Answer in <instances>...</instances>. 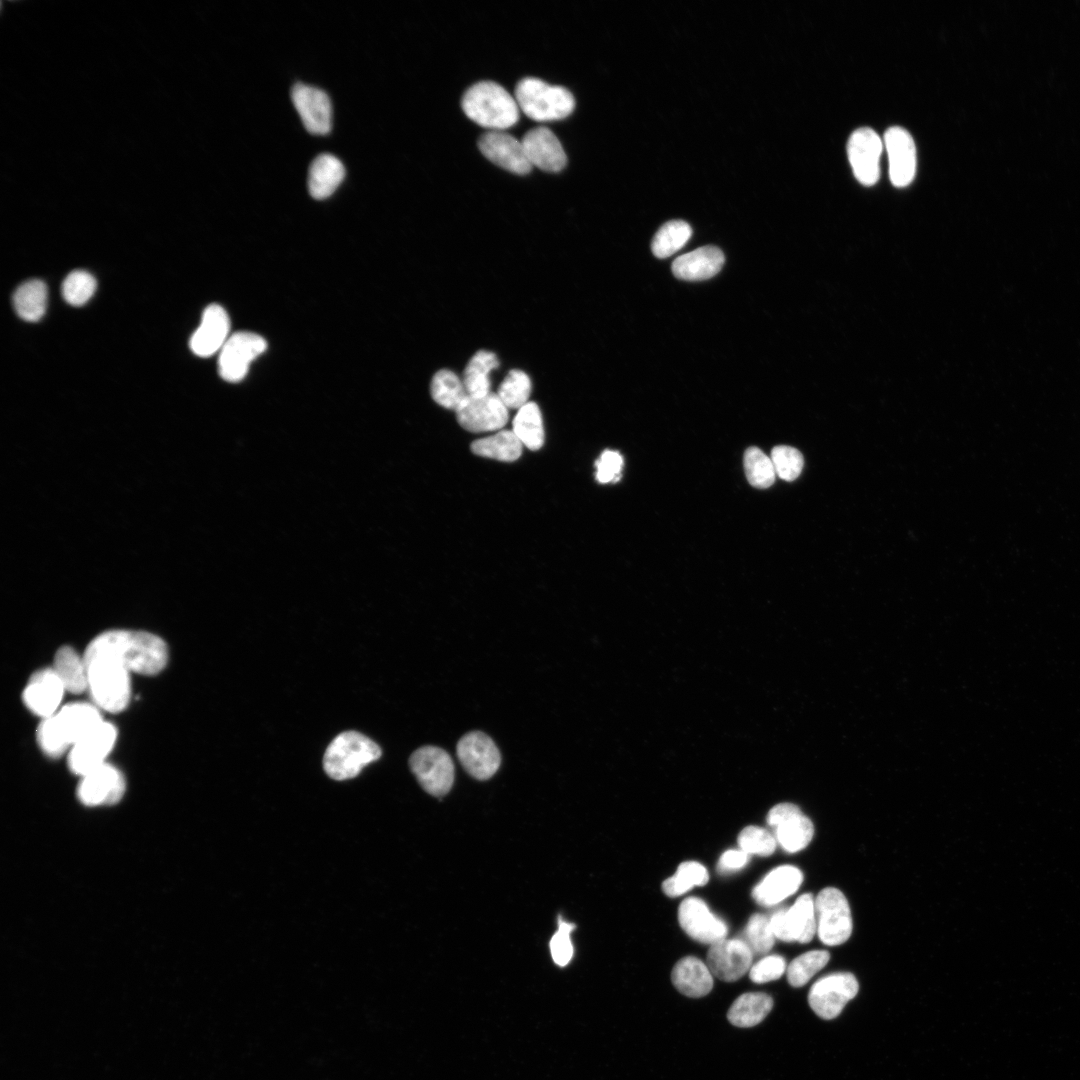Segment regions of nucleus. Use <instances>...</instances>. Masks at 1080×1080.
Segmentation results:
<instances>
[{
  "label": "nucleus",
  "instance_id": "nucleus-26",
  "mask_svg": "<svg viewBox=\"0 0 1080 1080\" xmlns=\"http://www.w3.org/2000/svg\"><path fill=\"white\" fill-rule=\"evenodd\" d=\"M724 261V254L718 247L703 246L677 257L671 268L679 279L701 281L715 276Z\"/></svg>",
  "mask_w": 1080,
  "mask_h": 1080
},
{
  "label": "nucleus",
  "instance_id": "nucleus-45",
  "mask_svg": "<svg viewBox=\"0 0 1080 1080\" xmlns=\"http://www.w3.org/2000/svg\"><path fill=\"white\" fill-rule=\"evenodd\" d=\"M770 458L776 475L781 479L793 481L801 474L804 459L796 448L786 445L776 446L772 449Z\"/></svg>",
  "mask_w": 1080,
  "mask_h": 1080
},
{
  "label": "nucleus",
  "instance_id": "nucleus-40",
  "mask_svg": "<svg viewBox=\"0 0 1080 1080\" xmlns=\"http://www.w3.org/2000/svg\"><path fill=\"white\" fill-rule=\"evenodd\" d=\"M531 388L529 376L521 370L513 369L500 384L497 395L507 409L519 410L529 402Z\"/></svg>",
  "mask_w": 1080,
  "mask_h": 1080
},
{
  "label": "nucleus",
  "instance_id": "nucleus-29",
  "mask_svg": "<svg viewBox=\"0 0 1080 1080\" xmlns=\"http://www.w3.org/2000/svg\"><path fill=\"white\" fill-rule=\"evenodd\" d=\"M344 177V165L337 157L327 153L320 154L309 168V193L317 200L328 198L335 192Z\"/></svg>",
  "mask_w": 1080,
  "mask_h": 1080
},
{
  "label": "nucleus",
  "instance_id": "nucleus-37",
  "mask_svg": "<svg viewBox=\"0 0 1080 1080\" xmlns=\"http://www.w3.org/2000/svg\"><path fill=\"white\" fill-rule=\"evenodd\" d=\"M692 235L691 226L682 220L663 224L653 237L651 249L658 258H666L679 251Z\"/></svg>",
  "mask_w": 1080,
  "mask_h": 1080
},
{
  "label": "nucleus",
  "instance_id": "nucleus-49",
  "mask_svg": "<svg viewBox=\"0 0 1080 1080\" xmlns=\"http://www.w3.org/2000/svg\"><path fill=\"white\" fill-rule=\"evenodd\" d=\"M749 855L741 849H730L725 851L717 864V871L721 874H727L742 869L748 862Z\"/></svg>",
  "mask_w": 1080,
  "mask_h": 1080
},
{
  "label": "nucleus",
  "instance_id": "nucleus-33",
  "mask_svg": "<svg viewBox=\"0 0 1080 1080\" xmlns=\"http://www.w3.org/2000/svg\"><path fill=\"white\" fill-rule=\"evenodd\" d=\"M523 444L513 431L499 430L471 444V451L481 457L512 462L522 454Z\"/></svg>",
  "mask_w": 1080,
  "mask_h": 1080
},
{
  "label": "nucleus",
  "instance_id": "nucleus-9",
  "mask_svg": "<svg viewBox=\"0 0 1080 1080\" xmlns=\"http://www.w3.org/2000/svg\"><path fill=\"white\" fill-rule=\"evenodd\" d=\"M859 989L855 976L836 972L818 979L810 988L808 1002L812 1010L826 1020L837 1017Z\"/></svg>",
  "mask_w": 1080,
  "mask_h": 1080
},
{
  "label": "nucleus",
  "instance_id": "nucleus-46",
  "mask_svg": "<svg viewBox=\"0 0 1080 1080\" xmlns=\"http://www.w3.org/2000/svg\"><path fill=\"white\" fill-rule=\"evenodd\" d=\"M574 928V924L559 918L558 930L550 940L551 956L558 966H566L572 959L573 945L570 939V933Z\"/></svg>",
  "mask_w": 1080,
  "mask_h": 1080
},
{
  "label": "nucleus",
  "instance_id": "nucleus-34",
  "mask_svg": "<svg viewBox=\"0 0 1080 1080\" xmlns=\"http://www.w3.org/2000/svg\"><path fill=\"white\" fill-rule=\"evenodd\" d=\"M13 306L17 315L25 321H38L47 305V286L39 279L22 283L13 294Z\"/></svg>",
  "mask_w": 1080,
  "mask_h": 1080
},
{
  "label": "nucleus",
  "instance_id": "nucleus-16",
  "mask_svg": "<svg viewBox=\"0 0 1080 1080\" xmlns=\"http://www.w3.org/2000/svg\"><path fill=\"white\" fill-rule=\"evenodd\" d=\"M752 959L753 952L743 939L725 938L710 945L706 964L714 976L733 982L749 972Z\"/></svg>",
  "mask_w": 1080,
  "mask_h": 1080
},
{
  "label": "nucleus",
  "instance_id": "nucleus-43",
  "mask_svg": "<svg viewBox=\"0 0 1080 1080\" xmlns=\"http://www.w3.org/2000/svg\"><path fill=\"white\" fill-rule=\"evenodd\" d=\"M743 940L752 950L753 954H765L774 945L775 936L770 927L769 919L762 914L752 915L745 927Z\"/></svg>",
  "mask_w": 1080,
  "mask_h": 1080
},
{
  "label": "nucleus",
  "instance_id": "nucleus-12",
  "mask_svg": "<svg viewBox=\"0 0 1080 1080\" xmlns=\"http://www.w3.org/2000/svg\"><path fill=\"white\" fill-rule=\"evenodd\" d=\"M767 822L777 842L788 853L804 849L814 834L812 821L792 803L775 805L767 815Z\"/></svg>",
  "mask_w": 1080,
  "mask_h": 1080
},
{
  "label": "nucleus",
  "instance_id": "nucleus-21",
  "mask_svg": "<svg viewBox=\"0 0 1080 1080\" xmlns=\"http://www.w3.org/2000/svg\"><path fill=\"white\" fill-rule=\"evenodd\" d=\"M478 147L487 159L505 170L524 175L532 169L522 142L502 130L482 134Z\"/></svg>",
  "mask_w": 1080,
  "mask_h": 1080
},
{
  "label": "nucleus",
  "instance_id": "nucleus-25",
  "mask_svg": "<svg viewBox=\"0 0 1080 1080\" xmlns=\"http://www.w3.org/2000/svg\"><path fill=\"white\" fill-rule=\"evenodd\" d=\"M525 154L532 166L546 172H559L567 164L565 151L546 127H535L526 132L521 140Z\"/></svg>",
  "mask_w": 1080,
  "mask_h": 1080
},
{
  "label": "nucleus",
  "instance_id": "nucleus-15",
  "mask_svg": "<svg viewBox=\"0 0 1080 1080\" xmlns=\"http://www.w3.org/2000/svg\"><path fill=\"white\" fill-rule=\"evenodd\" d=\"M458 423L470 432L501 430L508 421V409L498 397L490 392L483 397L468 396L456 411Z\"/></svg>",
  "mask_w": 1080,
  "mask_h": 1080
},
{
  "label": "nucleus",
  "instance_id": "nucleus-41",
  "mask_svg": "<svg viewBox=\"0 0 1080 1080\" xmlns=\"http://www.w3.org/2000/svg\"><path fill=\"white\" fill-rule=\"evenodd\" d=\"M744 469L749 483L756 488H768L775 481L776 472L770 456L757 447L745 451Z\"/></svg>",
  "mask_w": 1080,
  "mask_h": 1080
},
{
  "label": "nucleus",
  "instance_id": "nucleus-31",
  "mask_svg": "<svg viewBox=\"0 0 1080 1080\" xmlns=\"http://www.w3.org/2000/svg\"><path fill=\"white\" fill-rule=\"evenodd\" d=\"M773 1007V999L766 993L748 992L740 995L729 1008L727 1018L737 1027L748 1028L762 1022Z\"/></svg>",
  "mask_w": 1080,
  "mask_h": 1080
},
{
  "label": "nucleus",
  "instance_id": "nucleus-39",
  "mask_svg": "<svg viewBox=\"0 0 1080 1080\" xmlns=\"http://www.w3.org/2000/svg\"><path fill=\"white\" fill-rule=\"evenodd\" d=\"M830 954L825 950H812L796 957L786 969L791 986L805 985L829 961Z\"/></svg>",
  "mask_w": 1080,
  "mask_h": 1080
},
{
  "label": "nucleus",
  "instance_id": "nucleus-4",
  "mask_svg": "<svg viewBox=\"0 0 1080 1080\" xmlns=\"http://www.w3.org/2000/svg\"><path fill=\"white\" fill-rule=\"evenodd\" d=\"M466 116L490 130H504L519 120L515 97L492 81H481L466 90L461 101Z\"/></svg>",
  "mask_w": 1080,
  "mask_h": 1080
},
{
  "label": "nucleus",
  "instance_id": "nucleus-32",
  "mask_svg": "<svg viewBox=\"0 0 1080 1080\" xmlns=\"http://www.w3.org/2000/svg\"><path fill=\"white\" fill-rule=\"evenodd\" d=\"M499 366L497 356L487 350L477 351L467 363L462 381L470 397H483L490 393V372Z\"/></svg>",
  "mask_w": 1080,
  "mask_h": 1080
},
{
  "label": "nucleus",
  "instance_id": "nucleus-6",
  "mask_svg": "<svg viewBox=\"0 0 1080 1080\" xmlns=\"http://www.w3.org/2000/svg\"><path fill=\"white\" fill-rule=\"evenodd\" d=\"M515 99L526 116L539 122L566 118L575 107V99L568 89L532 77L517 83Z\"/></svg>",
  "mask_w": 1080,
  "mask_h": 1080
},
{
  "label": "nucleus",
  "instance_id": "nucleus-11",
  "mask_svg": "<svg viewBox=\"0 0 1080 1080\" xmlns=\"http://www.w3.org/2000/svg\"><path fill=\"white\" fill-rule=\"evenodd\" d=\"M775 938L807 943L817 932L815 900L811 894H803L789 908L775 912L770 918Z\"/></svg>",
  "mask_w": 1080,
  "mask_h": 1080
},
{
  "label": "nucleus",
  "instance_id": "nucleus-23",
  "mask_svg": "<svg viewBox=\"0 0 1080 1080\" xmlns=\"http://www.w3.org/2000/svg\"><path fill=\"white\" fill-rule=\"evenodd\" d=\"M884 145L892 184L899 188L909 185L916 172V147L912 136L904 128L894 126L885 132Z\"/></svg>",
  "mask_w": 1080,
  "mask_h": 1080
},
{
  "label": "nucleus",
  "instance_id": "nucleus-24",
  "mask_svg": "<svg viewBox=\"0 0 1080 1080\" xmlns=\"http://www.w3.org/2000/svg\"><path fill=\"white\" fill-rule=\"evenodd\" d=\"M230 319L225 309L218 304L205 308L199 327L192 334L189 346L199 357H210L219 352L230 337Z\"/></svg>",
  "mask_w": 1080,
  "mask_h": 1080
},
{
  "label": "nucleus",
  "instance_id": "nucleus-7",
  "mask_svg": "<svg viewBox=\"0 0 1080 1080\" xmlns=\"http://www.w3.org/2000/svg\"><path fill=\"white\" fill-rule=\"evenodd\" d=\"M817 935L822 943L835 946L852 933V916L844 894L834 887L822 889L815 898Z\"/></svg>",
  "mask_w": 1080,
  "mask_h": 1080
},
{
  "label": "nucleus",
  "instance_id": "nucleus-28",
  "mask_svg": "<svg viewBox=\"0 0 1080 1080\" xmlns=\"http://www.w3.org/2000/svg\"><path fill=\"white\" fill-rule=\"evenodd\" d=\"M671 980L680 993L692 998L707 995L713 987V974L707 964L693 956L684 957L674 965Z\"/></svg>",
  "mask_w": 1080,
  "mask_h": 1080
},
{
  "label": "nucleus",
  "instance_id": "nucleus-48",
  "mask_svg": "<svg viewBox=\"0 0 1080 1080\" xmlns=\"http://www.w3.org/2000/svg\"><path fill=\"white\" fill-rule=\"evenodd\" d=\"M596 478L602 483L616 482L620 479L623 467L621 454L613 450H605L595 463Z\"/></svg>",
  "mask_w": 1080,
  "mask_h": 1080
},
{
  "label": "nucleus",
  "instance_id": "nucleus-22",
  "mask_svg": "<svg viewBox=\"0 0 1080 1080\" xmlns=\"http://www.w3.org/2000/svg\"><path fill=\"white\" fill-rule=\"evenodd\" d=\"M65 687L53 668H44L31 675L23 691L25 706L43 718L59 710Z\"/></svg>",
  "mask_w": 1080,
  "mask_h": 1080
},
{
  "label": "nucleus",
  "instance_id": "nucleus-1",
  "mask_svg": "<svg viewBox=\"0 0 1080 1080\" xmlns=\"http://www.w3.org/2000/svg\"><path fill=\"white\" fill-rule=\"evenodd\" d=\"M85 651L107 654L130 673L150 676L161 672L168 661L166 643L160 637L145 631H106L96 636Z\"/></svg>",
  "mask_w": 1080,
  "mask_h": 1080
},
{
  "label": "nucleus",
  "instance_id": "nucleus-20",
  "mask_svg": "<svg viewBox=\"0 0 1080 1080\" xmlns=\"http://www.w3.org/2000/svg\"><path fill=\"white\" fill-rule=\"evenodd\" d=\"M125 787L122 773L113 765L104 763L81 777L77 795L87 806L113 805L122 798Z\"/></svg>",
  "mask_w": 1080,
  "mask_h": 1080
},
{
  "label": "nucleus",
  "instance_id": "nucleus-8",
  "mask_svg": "<svg viewBox=\"0 0 1080 1080\" xmlns=\"http://www.w3.org/2000/svg\"><path fill=\"white\" fill-rule=\"evenodd\" d=\"M410 769L421 787L440 797L447 794L454 782V764L450 755L436 746H423L409 758Z\"/></svg>",
  "mask_w": 1080,
  "mask_h": 1080
},
{
  "label": "nucleus",
  "instance_id": "nucleus-3",
  "mask_svg": "<svg viewBox=\"0 0 1080 1080\" xmlns=\"http://www.w3.org/2000/svg\"><path fill=\"white\" fill-rule=\"evenodd\" d=\"M88 689L93 704L110 713L123 711L130 700V672L113 657L86 652Z\"/></svg>",
  "mask_w": 1080,
  "mask_h": 1080
},
{
  "label": "nucleus",
  "instance_id": "nucleus-10",
  "mask_svg": "<svg viewBox=\"0 0 1080 1080\" xmlns=\"http://www.w3.org/2000/svg\"><path fill=\"white\" fill-rule=\"evenodd\" d=\"M267 349L266 340L252 332H236L228 338L218 358V372L227 382L241 381L249 366Z\"/></svg>",
  "mask_w": 1080,
  "mask_h": 1080
},
{
  "label": "nucleus",
  "instance_id": "nucleus-35",
  "mask_svg": "<svg viewBox=\"0 0 1080 1080\" xmlns=\"http://www.w3.org/2000/svg\"><path fill=\"white\" fill-rule=\"evenodd\" d=\"M514 434L523 446L530 450H538L544 443V427L542 414L538 405L528 402L521 407L513 420Z\"/></svg>",
  "mask_w": 1080,
  "mask_h": 1080
},
{
  "label": "nucleus",
  "instance_id": "nucleus-47",
  "mask_svg": "<svg viewBox=\"0 0 1080 1080\" xmlns=\"http://www.w3.org/2000/svg\"><path fill=\"white\" fill-rule=\"evenodd\" d=\"M785 959L780 955H768L751 966L749 978L762 984L779 979L786 971Z\"/></svg>",
  "mask_w": 1080,
  "mask_h": 1080
},
{
  "label": "nucleus",
  "instance_id": "nucleus-38",
  "mask_svg": "<svg viewBox=\"0 0 1080 1080\" xmlns=\"http://www.w3.org/2000/svg\"><path fill=\"white\" fill-rule=\"evenodd\" d=\"M708 880L705 866L696 861H686L679 864L673 876L664 880L662 890L669 897H677L695 886L705 885Z\"/></svg>",
  "mask_w": 1080,
  "mask_h": 1080
},
{
  "label": "nucleus",
  "instance_id": "nucleus-42",
  "mask_svg": "<svg viewBox=\"0 0 1080 1080\" xmlns=\"http://www.w3.org/2000/svg\"><path fill=\"white\" fill-rule=\"evenodd\" d=\"M95 289L96 280L89 272L74 270L63 281L62 295L70 305L81 306L92 297Z\"/></svg>",
  "mask_w": 1080,
  "mask_h": 1080
},
{
  "label": "nucleus",
  "instance_id": "nucleus-30",
  "mask_svg": "<svg viewBox=\"0 0 1080 1080\" xmlns=\"http://www.w3.org/2000/svg\"><path fill=\"white\" fill-rule=\"evenodd\" d=\"M52 668L66 691L80 694L88 689V673L84 656H80L74 648L60 647L54 656Z\"/></svg>",
  "mask_w": 1080,
  "mask_h": 1080
},
{
  "label": "nucleus",
  "instance_id": "nucleus-5",
  "mask_svg": "<svg viewBox=\"0 0 1080 1080\" xmlns=\"http://www.w3.org/2000/svg\"><path fill=\"white\" fill-rule=\"evenodd\" d=\"M381 748L370 738L357 731L338 734L328 745L323 768L337 781L356 777L362 769L381 756Z\"/></svg>",
  "mask_w": 1080,
  "mask_h": 1080
},
{
  "label": "nucleus",
  "instance_id": "nucleus-17",
  "mask_svg": "<svg viewBox=\"0 0 1080 1080\" xmlns=\"http://www.w3.org/2000/svg\"><path fill=\"white\" fill-rule=\"evenodd\" d=\"M678 920L688 936L704 944H714L726 938V923L715 916L700 898H685L678 909Z\"/></svg>",
  "mask_w": 1080,
  "mask_h": 1080
},
{
  "label": "nucleus",
  "instance_id": "nucleus-18",
  "mask_svg": "<svg viewBox=\"0 0 1080 1080\" xmlns=\"http://www.w3.org/2000/svg\"><path fill=\"white\" fill-rule=\"evenodd\" d=\"M883 142L870 128H860L849 138L848 158L856 179L863 185H874L880 175V156Z\"/></svg>",
  "mask_w": 1080,
  "mask_h": 1080
},
{
  "label": "nucleus",
  "instance_id": "nucleus-13",
  "mask_svg": "<svg viewBox=\"0 0 1080 1080\" xmlns=\"http://www.w3.org/2000/svg\"><path fill=\"white\" fill-rule=\"evenodd\" d=\"M456 750L463 768L478 780L491 778L501 763L500 752L494 741L480 731H472L462 736Z\"/></svg>",
  "mask_w": 1080,
  "mask_h": 1080
},
{
  "label": "nucleus",
  "instance_id": "nucleus-14",
  "mask_svg": "<svg viewBox=\"0 0 1080 1080\" xmlns=\"http://www.w3.org/2000/svg\"><path fill=\"white\" fill-rule=\"evenodd\" d=\"M117 738L116 728L103 722L89 735L73 745L68 754L70 770L84 776L103 765Z\"/></svg>",
  "mask_w": 1080,
  "mask_h": 1080
},
{
  "label": "nucleus",
  "instance_id": "nucleus-36",
  "mask_svg": "<svg viewBox=\"0 0 1080 1080\" xmlns=\"http://www.w3.org/2000/svg\"><path fill=\"white\" fill-rule=\"evenodd\" d=\"M430 393L437 404L455 412L468 397L462 379L448 369H441L434 374Z\"/></svg>",
  "mask_w": 1080,
  "mask_h": 1080
},
{
  "label": "nucleus",
  "instance_id": "nucleus-44",
  "mask_svg": "<svg viewBox=\"0 0 1080 1080\" xmlns=\"http://www.w3.org/2000/svg\"><path fill=\"white\" fill-rule=\"evenodd\" d=\"M738 845L748 855H771L777 845L773 834L762 827L747 826L738 835Z\"/></svg>",
  "mask_w": 1080,
  "mask_h": 1080
},
{
  "label": "nucleus",
  "instance_id": "nucleus-27",
  "mask_svg": "<svg viewBox=\"0 0 1080 1080\" xmlns=\"http://www.w3.org/2000/svg\"><path fill=\"white\" fill-rule=\"evenodd\" d=\"M803 881L802 872L795 866L782 865L771 870L754 887L753 899L760 905L772 906L794 894Z\"/></svg>",
  "mask_w": 1080,
  "mask_h": 1080
},
{
  "label": "nucleus",
  "instance_id": "nucleus-2",
  "mask_svg": "<svg viewBox=\"0 0 1080 1080\" xmlns=\"http://www.w3.org/2000/svg\"><path fill=\"white\" fill-rule=\"evenodd\" d=\"M103 722L95 704L68 703L52 716L42 719L37 729L38 744L47 756L60 757Z\"/></svg>",
  "mask_w": 1080,
  "mask_h": 1080
},
{
  "label": "nucleus",
  "instance_id": "nucleus-19",
  "mask_svg": "<svg viewBox=\"0 0 1080 1080\" xmlns=\"http://www.w3.org/2000/svg\"><path fill=\"white\" fill-rule=\"evenodd\" d=\"M291 99L306 130L315 135H326L332 127V106L329 96L321 89L296 83L291 89Z\"/></svg>",
  "mask_w": 1080,
  "mask_h": 1080
}]
</instances>
